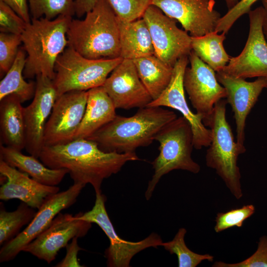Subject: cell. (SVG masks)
Returning <instances> with one entry per match:
<instances>
[{
  "instance_id": "obj_1",
  "label": "cell",
  "mask_w": 267,
  "mask_h": 267,
  "mask_svg": "<svg viewBox=\"0 0 267 267\" xmlns=\"http://www.w3.org/2000/svg\"><path fill=\"white\" fill-rule=\"evenodd\" d=\"M39 158L46 167L66 169L74 183H88L95 193H101L103 180L119 172L128 162L139 160L135 152H106L94 141L87 138L44 147Z\"/></svg>"
},
{
  "instance_id": "obj_2",
  "label": "cell",
  "mask_w": 267,
  "mask_h": 267,
  "mask_svg": "<svg viewBox=\"0 0 267 267\" xmlns=\"http://www.w3.org/2000/svg\"><path fill=\"white\" fill-rule=\"evenodd\" d=\"M176 118L173 111L145 106L131 117L117 115L87 139L95 141L106 152H135L136 148L151 144L159 131Z\"/></svg>"
},
{
  "instance_id": "obj_3",
  "label": "cell",
  "mask_w": 267,
  "mask_h": 267,
  "mask_svg": "<svg viewBox=\"0 0 267 267\" xmlns=\"http://www.w3.org/2000/svg\"><path fill=\"white\" fill-rule=\"evenodd\" d=\"M67 37L68 46L86 58L120 57L118 19L105 0H97L84 19L72 18Z\"/></svg>"
},
{
  "instance_id": "obj_4",
  "label": "cell",
  "mask_w": 267,
  "mask_h": 267,
  "mask_svg": "<svg viewBox=\"0 0 267 267\" xmlns=\"http://www.w3.org/2000/svg\"><path fill=\"white\" fill-rule=\"evenodd\" d=\"M72 18L61 15L51 20L31 19L27 24L21 35L27 54L23 71L25 78L43 75L54 79L56 61L68 45L67 32Z\"/></svg>"
},
{
  "instance_id": "obj_5",
  "label": "cell",
  "mask_w": 267,
  "mask_h": 267,
  "mask_svg": "<svg viewBox=\"0 0 267 267\" xmlns=\"http://www.w3.org/2000/svg\"><path fill=\"white\" fill-rule=\"evenodd\" d=\"M226 100L222 99L214 106L211 115L203 121L210 128L212 140L206 155L207 166L215 169L232 194L239 199L243 196L241 174L237 159L243 154L234 141L226 118Z\"/></svg>"
},
{
  "instance_id": "obj_6",
  "label": "cell",
  "mask_w": 267,
  "mask_h": 267,
  "mask_svg": "<svg viewBox=\"0 0 267 267\" xmlns=\"http://www.w3.org/2000/svg\"><path fill=\"white\" fill-rule=\"evenodd\" d=\"M154 140L159 142L160 153L152 162L154 173L145 193L146 200L151 198L162 177L171 171L182 170L197 174L200 170L199 165L191 157L194 147L191 127L183 116L164 126Z\"/></svg>"
},
{
  "instance_id": "obj_7",
  "label": "cell",
  "mask_w": 267,
  "mask_h": 267,
  "mask_svg": "<svg viewBox=\"0 0 267 267\" xmlns=\"http://www.w3.org/2000/svg\"><path fill=\"white\" fill-rule=\"evenodd\" d=\"M123 59L121 57L89 59L68 46L55 65L53 82L57 97L70 91H88L102 86Z\"/></svg>"
},
{
  "instance_id": "obj_8",
  "label": "cell",
  "mask_w": 267,
  "mask_h": 267,
  "mask_svg": "<svg viewBox=\"0 0 267 267\" xmlns=\"http://www.w3.org/2000/svg\"><path fill=\"white\" fill-rule=\"evenodd\" d=\"M92 208L84 213L75 215L77 219L97 224L108 237L110 244L105 251L107 265L109 267H128L132 258L137 253L149 247L158 248L163 241L156 233H152L137 242L128 241L120 237L116 232L106 210L105 196L101 193H95Z\"/></svg>"
},
{
  "instance_id": "obj_9",
  "label": "cell",
  "mask_w": 267,
  "mask_h": 267,
  "mask_svg": "<svg viewBox=\"0 0 267 267\" xmlns=\"http://www.w3.org/2000/svg\"><path fill=\"white\" fill-rule=\"evenodd\" d=\"M84 187L81 184L73 183L67 190L47 197L27 227L2 246L0 250V262L13 260L26 246L49 226L61 211L76 202Z\"/></svg>"
},
{
  "instance_id": "obj_10",
  "label": "cell",
  "mask_w": 267,
  "mask_h": 267,
  "mask_svg": "<svg viewBox=\"0 0 267 267\" xmlns=\"http://www.w3.org/2000/svg\"><path fill=\"white\" fill-rule=\"evenodd\" d=\"M142 18L148 28L157 57L174 67L179 58L189 55L192 50L191 36L177 26L175 19L152 4Z\"/></svg>"
},
{
  "instance_id": "obj_11",
  "label": "cell",
  "mask_w": 267,
  "mask_h": 267,
  "mask_svg": "<svg viewBox=\"0 0 267 267\" xmlns=\"http://www.w3.org/2000/svg\"><path fill=\"white\" fill-rule=\"evenodd\" d=\"M248 14L249 31L241 53L231 57L221 71L230 76L246 79L267 78V42L263 30L264 9L262 6L251 10Z\"/></svg>"
},
{
  "instance_id": "obj_12",
  "label": "cell",
  "mask_w": 267,
  "mask_h": 267,
  "mask_svg": "<svg viewBox=\"0 0 267 267\" xmlns=\"http://www.w3.org/2000/svg\"><path fill=\"white\" fill-rule=\"evenodd\" d=\"M188 59L190 66L185 70L183 86L196 113L204 121L211 115L216 103L226 98V91L218 82L215 71L192 50Z\"/></svg>"
},
{
  "instance_id": "obj_13",
  "label": "cell",
  "mask_w": 267,
  "mask_h": 267,
  "mask_svg": "<svg viewBox=\"0 0 267 267\" xmlns=\"http://www.w3.org/2000/svg\"><path fill=\"white\" fill-rule=\"evenodd\" d=\"M88 91L73 90L58 96L46 122L45 146L63 144L74 140L83 118Z\"/></svg>"
},
{
  "instance_id": "obj_14",
  "label": "cell",
  "mask_w": 267,
  "mask_h": 267,
  "mask_svg": "<svg viewBox=\"0 0 267 267\" xmlns=\"http://www.w3.org/2000/svg\"><path fill=\"white\" fill-rule=\"evenodd\" d=\"M90 222L75 216L59 213L49 226L26 246L23 251L48 264L54 261L59 251L75 237L85 236L91 227Z\"/></svg>"
},
{
  "instance_id": "obj_15",
  "label": "cell",
  "mask_w": 267,
  "mask_h": 267,
  "mask_svg": "<svg viewBox=\"0 0 267 267\" xmlns=\"http://www.w3.org/2000/svg\"><path fill=\"white\" fill-rule=\"evenodd\" d=\"M188 62V56H183L177 61L168 86L157 98L152 100L147 106H165L180 112L191 126L194 147L201 149L210 145L211 131L203 124V117L191 111L185 99L183 76Z\"/></svg>"
},
{
  "instance_id": "obj_16",
  "label": "cell",
  "mask_w": 267,
  "mask_h": 267,
  "mask_svg": "<svg viewBox=\"0 0 267 267\" xmlns=\"http://www.w3.org/2000/svg\"><path fill=\"white\" fill-rule=\"evenodd\" d=\"M57 97L53 80L43 75L37 76L33 100L24 108L26 129L25 148L30 155L37 158H39L44 146L45 125Z\"/></svg>"
},
{
  "instance_id": "obj_17",
  "label": "cell",
  "mask_w": 267,
  "mask_h": 267,
  "mask_svg": "<svg viewBox=\"0 0 267 267\" xmlns=\"http://www.w3.org/2000/svg\"><path fill=\"white\" fill-rule=\"evenodd\" d=\"M215 0H152V4L179 22L191 37L215 31L222 16Z\"/></svg>"
},
{
  "instance_id": "obj_18",
  "label": "cell",
  "mask_w": 267,
  "mask_h": 267,
  "mask_svg": "<svg viewBox=\"0 0 267 267\" xmlns=\"http://www.w3.org/2000/svg\"><path fill=\"white\" fill-rule=\"evenodd\" d=\"M218 82L225 89L226 100L234 113L236 124V143L242 153L244 145L246 120L264 89H267V78L258 77L253 82L235 77L222 71L217 72Z\"/></svg>"
},
{
  "instance_id": "obj_19",
  "label": "cell",
  "mask_w": 267,
  "mask_h": 267,
  "mask_svg": "<svg viewBox=\"0 0 267 267\" xmlns=\"http://www.w3.org/2000/svg\"><path fill=\"white\" fill-rule=\"evenodd\" d=\"M116 108L147 106L152 98L140 80L133 60L123 59L102 86Z\"/></svg>"
},
{
  "instance_id": "obj_20",
  "label": "cell",
  "mask_w": 267,
  "mask_h": 267,
  "mask_svg": "<svg viewBox=\"0 0 267 267\" xmlns=\"http://www.w3.org/2000/svg\"><path fill=\"white\" fill-rule=\"evenodd\" d=\"M0 174L5 180L0 188V199L2 200L17 199L38 209L47 197L59 191L58 186L41 183L1 159Z\"/></svg>"
},
{
  "instance_id": "obj_21",
  "label": "cell",
  "mask_w": 267,
  "mask_h": 267,
  "mask_svg": "<svg viewBox=\"0 0 267 267\" xmlns=\"http://www.w3.org/2000/svg\"><path fill=\"white\" fill-rule=\"evenodd\" d=\"M116 108L102 86L88 90L85 113L74 139L88 138L116 116Z\"/></svg>"
},
{
  "instance_id": "obj_22",
  "label": "cell",
  "mask_w": 267,
  "mask_h": 267,
  "mask_svg": "<svg viewBox=\"0 0 267 267\" xmlns=\"http://www.w3.org/2000/svg\"><path fill=\"white\" fill-rule=\"evenodd\" d=\"M19 97L11 94L0 100L1 142L5 146L21 151L26 144L24 108Z\"/></svg>"
},
{
  "instance_id": "obj_23",
  "label": "cell",
  "mask_w": 267,
  "mask_h": 267,
  "mask_svg": "<svg viewBox=\"0 0 267 267\" xmlns=\"http://www.w3.org/2000/svg\"><path fill=\"white\" fill-rule=\"evenodd\" d=\"M21 151L4 145L0 146V159L9 166L28 174L32 178L43 184L57 186L68 171L64 169H53L48 168L38 158L33 155H25Z\"/></svg>"
},
{
  "instance_id": "obj_24",
  "label": "cell",
  "mask_w": 267,
  "mask_h": 267,
  "mask_svg": "<svg viewBox=\"0 0 267 267\" xmlns=\"http://www.w3.org/2000/svg\"><path fill=\"white\" fill-rule=\"evenodd\" d=\"M118 22L120 57L123 59L134 60L155 54L148 28L142 17L129 22L118 20Z\"/></svg>"
},
{
  "instance_id": "obj_25",
  "label": "cell",
  "mask_w": 267,
  "mask_h": 267,
  "mask_svg": "<svg viewBox=\"0 0 267 267\" xmlns=\"http://www.w3.org/2000/svg\"><path fill=\"white\" fill-rule=\"evenodd\" d=\"M138 76L150 93L152 100L157 98L168 86L173 67L155 54L133 60Z\"/></svg>"
},
{
  "instance_id": "obj_26",
  "label": "cell",
  "mask_w": 267,
  "mask_h": 267,
  "mask_svg": "<svg viewBox=\"0 0 267 267\" xmlns=\"http://www.w3.org/2000/svg\"><path fill=\"white\" fill-rule=\"evenodd\" d=\"M218 33L214 31L200 37H191L192 50L216 72L222 70L231 57L223 47L226 34Z\"/></svg>"
},
{
  "instance_id": "obj_27",
  "label": "cell",
  "mask_w": 267,
  "mask_h": 267,
  "mask_svg": "<svg viewBox=\"0 0 267 267\" xmlns=\"http://www.w3.org/2000/svg\"><path fill=\"white\" fill-rule=\"evenodd\" d=\"M26 60L25 51L19 49L14 63L0 82V100L11 94H16L22 103L34 97L36 82H27L23 76Z\"/></svg>"
},
{
  "instance_id": "obj_28",
  "label": "cell",
  "mask_w": 267,
  "mask_h": 267,
  "mask_svg": "<svg viewBox=\"0 0 267 267\" xmlns=\"http://www.w3.org/2000/svg\"><path fill=\"white\" fill-rule=\"evenodd\" d=\"M36 213L34 208L23 202L12 212L6 211L0 203V245L2 246L17 235L22 227L28 224Z\"/></svg>"
},
{
  "instance_id": "obj_29",
  "label": "cell",
  "mask_w": 267,
  "mask_h": 267,
  "mask_svg": "<svg viewBox=\"0 0 267 267\" xmlns=\"http://www.w3.org/2000/svg\"><path fill=\"white\" fill-rule=\"evenodd\" d=\"M186 230L180 228L170 241L162 242L161 246L171 254H175L178 258L179 267H195L204 260L212 262L214 257L209 254H199L191 251L186 245L184 236Z\"/></svg>"
},
{
  "instance_id": "obj_30",
  "label": "cell",
  "mask_w": 267,
  "mask_h": 267,
  "mask_svg": "<svg viewBox=\"0 0 267 267\" xmlns=\"http://www.w3.org/2000/svg\"><path fill=\"white\" fill-rule=\"evenodd\" d=\"M75 0H28L31 19H53L59 15L75 14Z\"/></svg>"
},
{
  "instance_id": "obj_31",
  "label": "cell",
  "mask_w": 267,
  "mask_h": 267,
  "mask_svg": "<svg viewBox=\"0 0 267 267\" xmlns=\"http://www.w3.org/2000/svg\"><path fill=\"white\" fill-rule=\"evenodd\" d=\"M118 20L129 22L142 17L152 0H105Z\"/></svg>"
},
{
  "instance_id": "obj_32",
  "label": "cell",
  "mask_w": 267,
  "mask_h": 267,
  "mask_svg": "<svg viewBox=\"0 0 267 267\" xmlns=\"http://www.w3.org/2000/svg\"><path fill=\"white\" fill-rule=\"evenodd\" d=\"M22 43L21 35L8 33H0V70L3 74L9 70L14 63L18 47Z\"/></svg>"
},
{
  "instance_id": "obj_33",
  "label": "cell",
  "mask_w": 267,
  "mask_h": 267,
  "mask_svg": "<svg viewBox=\"0 0 267 267\" xmlns=\"http://www.w3.org/2000/svg\"><path fill=\"white\" fill-rule=\"evenodd\" d=\"M255 211L254 205H247L225 213H219L216 218L215 230L218 233L234 226L240 227L244 221L251 217Z\"/></svg>"
},
{
  "instance_id": "obj_34",
  "label": "cell",
  "mask_w": 267,
  "mask_h": 267,
  "mask_svg": "<svg viewBox=\"0 0 267 267\" xmlns=\"http://www.w3.org/2000/svg\"><path fill=\"white\" fill-rule=\"evenodd\" d=\"M27 24L8 4L0 0V32L21 35Z\"/></svg>"
},
{
  "instance_id": "obj_35",
  "label": "cell",
  "mask_w": 267,
  "mask_h": 267,
  "mask_svg": "<svg viewBox=\"0 0 267 267\" xmlns=\"http://www.w3.org/2000/svg\"><path fill=\"white\" fill-rule=\"evenodd\" d=\"M213 267H267V236L261 237L256 251L250 257L237 263L216 262Z\"/></svg>"
},
{
  "instance_id": "obj_36",
  "label": "cell",
  "mask_w": 267,
  "mask_h": 267,
  "mask_svg": "<svg viewBox=\"0 0 267 267\" xmlns=\"http://www.w3.org/2000/svg\"><path fill=\"white\" fill-rule=\"evenodd\" d=\"M258 0H240L233 7L222 16L215 31L227 34L234 23L244 14L248 13Z\"/></svg>"
},
{
  "instance_id": "obj_37",
  "label": "cell",
  "mask_w": 267,
  "mask_h": 267,
  "mask_svg": "<svg viewBox=\"0 0 267 267\" xmlns=\"http://www.w3.org/2000/svg\"><path fill=\"white\" fill-rule=\"evenodd\" d=\"M78 237L72 239L71 242L66 246V254L64 259L55 267H81L82 266L78 259V254L82 248L78 243Z\"/></svg>"
},
{
  "instance_id": "obj_38",
  "label": "cell",
  "mask_w": 267,
  "mask_h": 267,
  "mask_svg": "<svg viewBox=\"0 0 267 267\" xmlns=\"http://www.w3.org/2000/svg\"><path fill=\"white\" fill-rule=\"evenodd\" d=\"M5 3L11 7L26 23L31 22L27 0H6Z\"/></svg>"
},
{
  "instance_id": "obj_39",
  "label": "cell",
  "mask_w": 267,
  "mask_h": 267,
  "mask_svg": "<svg viewBox=\"0 0 267 267\" xmlns=\"http://www.w3.org/2000/svg\"><path fill=\"white\" fill-rule=\"evenodd\" d=\"M97 0H75V11L78 18H80L91 10Z\"/></svg>"
},
{
  "instance_id": "obj_40",
  "label": "cell",
  "mask_w": 267,
  "mask_h": 267,
  "mask_svg": "<svg viewBox=\"0 0 267 267\" xmlns=\"http://www.w3.org/2000/svg\"><path fill=\"white\" fill-rule=\"evenodd\" d=\"M264 9L263 20V30L266 39H267V0H261Z\"/></svg>"
},
{
  "instance_id": "obj_41",
  "label": "cell",
  "mask_w": 267,
  "mask_h": 267,
  "mask_svg": "<svg viewBox=\"0 0 267 267\" xmlns=\"http://www.w3.org/2000/svg\"><path fill=\"white\" fill-rule=\"evenodd\" d=\"M240 0H225L228 10L233 7Z\"/></svg>"
}]
</instances>
